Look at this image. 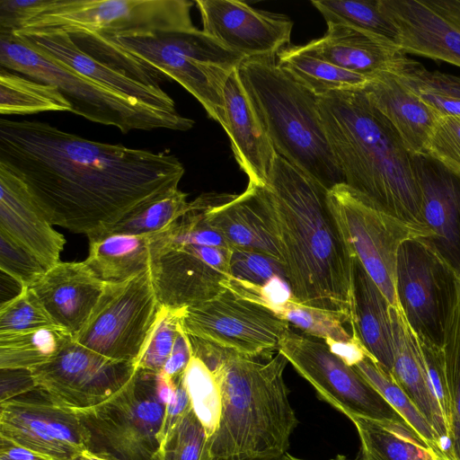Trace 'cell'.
I'll list each match as a JSON object with an SVG mask.
<instances>
[{
  "instance_id": "obj_1",
  "label": "cell",
  "mask_w": 460,
  "mask_h": 460,
  "mask_svg": "<svg viewBox=\"0 0 460 460\" xmlns=\"http://www.w3.org/2000/svg\"><path fill=\"white\" fill-rule=\"evenodd\" d=\"M0 164L17 175L52 225L95 235L153 195L178 186L165 152L92 141L37 120L0 119Z\"/></svg>"
},
{
  "instance_id": "obj_2",
  "label": "cell",
  "mask_w": 460,
  "mask_h": 460,
  "mask_svg": "<svg viewBox=\"0 0 460 460\" xmlns=\"http://www.w3.org/2000/svg\"><path fill=\"white\" fill-rule=\"evenodd\" d=\"M316 180L277 154L263 199L292 299L351 320L353 253Z\"/></svg>"
},
{
  "instance_id": "obj_3",
  "label": "cell",
  "mask_w": 460,
  "mask_h": 460,
  "mask_svg": "<svg viewBox=\"0 0 460 460\" xmlns=\"http://www.w3.org/2000/svg\"><path fill=\"white\" fill-rule=\"evenodd\" d=\"M187 336L192 356L212 371L220 393L211 460L282 458L298 423L283 377L288 359L279 352L254 358Z\"/></svg>"
},
{
  "instance_id": "obj_4",
  "label": "cell",
  "mask_w": 460,
  "mask_h": 460,
  "mask_svg": "<svg viewBox=\"0 0 460 460\" xmlns=\"http://www.w3.org/2000/svg\"><path fill=\"white\" fill-rule=\"evenodd\" d=\"M318 105L344 183L384 212L430 229L412 155L365 92H332L318 96Z\"/></svg>"
},
{
  "instance_id": "obj_5",
  "label": "cell",
  "mask_w": 460,
  "mask_h": 460,
  "mask_svg": "<svg viewBox=\"0 0 460 460\" xmlns=\"http://www.w3.org/2000/svg\"><path fill=\"white\" fill-rule=\"evenodd\" d=\"M276 57L245 58L238 73L277 154L328 190L344 183L318 97L280 67Z\"/></svg>"
},
{
  "instance_id": "obj_6",
  "label": "cell",
  "mask_w": 460,
  "mask_h": 460,
  "mask_svg": "<svg viewBox=\"0 0 460 460\" xmlns=\"http://www.w3.org/2000/svg\"><path fill=\"white\" fill-rule=\"evenodd\" d=\"M0 68L54 86L70 111L121 132L167 128L186 131L194 120L119 94L31 49L12 32H0Z\"/></svg>"
},
{
  "instance_id": "obj_7",
  "label": "cell",
  "mask_w": 460,
  "mask_h": 460,
  "mask_svg": "<svg viewBox=\"0 0 460 460\" xmlns=\"http://www.w3.org/2000/svg\"><path fill=\"white\" fill-rule=\"evenodd\" d=\"M102 35L179 83L200 102L209 118L224 127V87L245 58L195 26L134 36Z\"/></svg>"
},
{
  "instance_id": "obj_8",
  "label": "cell",
  "mask_w": 460,
  "mask_h": 460,
  "mask_svg": "<svg viewBox=\"0 0 460 460\" xmlns=\"http://www.w3.org/2000/svg\"><path fill=\"white\" fill-rule=\"evenodd\" d=\"M38 52L126 97L168 111L174 101L161 88L163 74L100 33L14 31Z\"/></svg>"
},
{
  "instance_id": "obj_9",
  "label": "cell",
  "mask_w": 460,
  "mask_h": 460,
  "mask_svg": "<svg viewBox=\"0 0 460 460\" xmlns=\"http://www.w3.org/2000/svg\"><path fill=\"white\" fill-rule=\"evenodd\" d=\"M189 0H41L16 31L134 36L193 27Z\"/></svg>"
},
{
  "instance_id": "obj_10",
  "label": "cell",
  "mask_w": 460,
  "mask_h": 460,
  "mask_svg": "<svg viewBox=\"0 0 460 460\" xmlns=\"http://www.w3.org/2000/svg\"><path fill=\"white\" fill-rule=\"evenodd\" d=\"M158 374L136 368L106 401L71 409L91 432L94 450H106L119 460H151L160 443L166 406L158 396Z\"/></svg>"
},
{
  "instance_id": "obj_11",
  "label": "cell",
  "mask_w": 460,
  "mask_h": 460,
  "mask_svg": "<svg viewBox=\"0 0 460 460\" xmlns=\"http://www.w3.org/2000/svg\"><path fill=\"white\" fill-rule=\"evenodd\" d=\"M330 208L351 251L391 306L401 307L396 291L397 258L403 243L434 239L432 230L379 209L345 183L328 191Z\"/></svg>"
},
{
  "instance_id": "obj_12",
  "label": "cell",
  "mask_w": 460,
  "mask_h": 460,
  "mask_svg": "<svg viewBox=\"0 0 460 460\" xmlns=\"http://www.w3.org/2000/svg\"><path fill=\"white\" fill-rule=\"evenodd\" d=\"M150 269L106 282L90 317L73 339L107 358L135 363L159 315Z\"/></svg>"
},
{
  "instance_id": "obj_13",
  "label": "cell",
  "mask_w": 460,
  "mask_h": 460,
  "mask_svg": "<svg viewBox=\"0 0 460 460\" xmlns=\"http://www.w3.org/2000/svg\"><path fill=\"white\" fill-rule=\"evenodd\" d=\"M277 352L291 363L322 399L346 416L410 428L380 393L354 367L334 354L324 341L296 333L289 328Z\"/></svg>"
},
{
  "instance_id": "obj_14",
  "label": "cell",
  "mask_w": 460,
  "mask_h": 460,
  "mask_svg": "<svg viewBox=\"0 0 460 460\" xmlns=\"http://www.w3.org/2000/svg\"><path fill=\"white\" fill-rule=\"evenodd\" d=\"M182 331L242 355L269 359L289 329L272 310L226 290L217 297L185 309Z\"/></svg>"
},
{
  "instance_id": "obj_15",
  "label": "cell",
  "mask_w": 460,
  "mask_h": 460,
  "mask_svg": "<svg viewBox=\"0 0 460 460\" xmlns=\"http://www.w3.org/2000/svg\"><path fill=\"white\" fill-rule=\"evenodd\" d=\"M456 275L428 238L408 240L399 249L398 300L412 330L429 344L441 345Z\"/></svg>"
},
{
  "instance_id": "obj_16",
  "label": "cell",
  "mask_w": 460,
  "mask_h": 460,
  "mask_svg": "<svg viewBox=\"0 0 460 460\" xmlns=\"http://www.w3.org/2000/svg\"><path fill=\"white\" fill-rule=\"evenodd\" d=\"M0 436L55 460H75L93 449L91 432L79 417L37 387L0 402Z\"/></svg>"
},
{
  "instance_id": "obj_17",
  "label": "cell",
  "mask_w": 460,
  "mask_h": 460,
  "mask_svg": "<svg viewBox=\"0 0 460 460\" xmlns=\"http://www.w3.org/2000/svg\"><path fill=\"white\" fill-rule=\"evenodd\" d=\"M135 371V363L107 358L74 340L53 359L30 369L35 386L68 409L89 408L106 401Z\"/></svg>"
},
{
  "instance_id": "obj_18",
  "label": "cell",
  "mask_w": 460,
  "mask_h": 460,
  "mask_svg": "<svg viewBox=\"0 0 460 460\" xmlns=\"http://www.w3.org/2000/svg\"><path fill=\"white\" fill-rule=\"evenodd\" d=\"M403 54L460 66V0H378Z\"/></svg>"
},
{
  "instance_id": "obj_19",
  "label": "cell",
  "mask_w": 460,
  "mask_h": 460,
  "mask_svg": "<svg viewBox=\"0 0 460 460\" xmlns=\"http://www.w3.org/2000/svg\"><path fill=\"white\" fill-rule=\"evenodd\" d=\"M202 31L245 58L277 56L290 42L293 22L236 0H197Z\"/></svg>"
},
{
  "instance_id": "obj_20",
  "label": "cell",
  "mask_w": 460,
  "mask_h": 460,
  "mask_svg": "<svg viewBox=\"0 0 460 460\" xmlns=\"http://www.w3.org/2000/svg\"><path fill=\"white\" fill-rule=\"evenodd\" d=\"M190 203L231 249L261 253L282 265L279 247L265 208L262 186L248 183L239 195L203 193Z\"/></svg>"
},
{
  "instance_id": "obj_21",
  "label": "cell",
  "mask_w": 460,
  "mask_h": 460,
  "mask_svg": "<svg viewBox=\"0 0 460 460\" xmlns=\"http://www.w3.org/2000/svg\"><path fill=\"white\" fill-rule=\"evenodd\" d=\"M412 164L424 221L435 234L429 240L460 275V176L427 154L412 155Z\"/></svg>"
},
{
  "instance_id": "obj_22",
  "label": "cell",
  "mask_w": 460,
  "mask_h": 460,
  "mask_svg": "<svg viewBox=\"0 0 460 460\" xmlns=\"http://www.w3.org/2000/svg\"><path fill=\"white\" fill-rule=\"evenodd\" d=\"M0 230L32 254L48 270L60 262L66 243L26 184L0 164Z\"/></svg>"
},
{
  "instance_id": "obj_23",
  "label": "cell",
  "mask_w": 460,
  "mask_h": 460,
  "mask_svg": "<svg viewBox=\"0 0 460 460\" xmlns=\"http://www.w3.org/2000/svg\"><path fill=\"white\" fill-rule=\"evenodd\" d=\"M150 272L159 304L187 309L211 300L227 290L230 276L181 247L155 257Z\"/></svg>"
},
{
  "instance_id": "obj_24",
  "label": "cell",
  "mask_w": 460,
  "mask_h": 460,
  "mask_svg": "<svg viewBox=\"0 0 460 460\" xmlns=\"http://www.w3.org/2000/svg\"><path fill=\"white\" fill-rule=\"evenodd\" d=\"M225 125L231 147L249 183L265 186L277 152L235 69L223 92Z\"/></svg>"
},
{
  "instance_id": "obj_25",
  "label": "cell",
  "mask_w": 460,
  "mask_h": 460,
  "mask_svg": "<svg viewBox=\"0 0 460 460\" xmlns=\"http://www.w3.org/2000/svg\"><path fill=\"white\" fill-rule=\"evenodd\" d=\"M105 286L84 262H58L31 288L55 323L73 339L80 332Z\"/></svg>"
},
{
  "instance_id": "obj_26",
  "label": "cell",
  "mask_w": 460,
  "mask_h": 460,
  "mask_svg": "<svg viewBox=\"0 0 460 460\" xmlns=\"http://www.w3.org/2000/svg\"><path fill=\"white\" fill-rule=\"evenodd\" d=\"M390 313L394 338L391 375L446 445L448 456L449 429L429 381L421 340L408 323L402 306H391Z\"/></svg>"
},
{
  "instance_id": "obj_27",
  "label": "cell",
  "mask_w": 460,
  "mask_h": 460,
  "mask_svg": "<svg viewBox=\"0 0 460 460\" xmlns=\"http://www.w3.org/2000/svg\"><path fill=\"white\" fill-rule=\"evenodd\" d=\"M362 90L394 126L406 150L411 155L425 154L440 118L389 70L369 77Z\"/></svg>"
},
{
  "instance_id": "obj_28",
  "label": "cell",
  "mask_w": 460,
  "mask_h": 460,
  "mask_svg": "<svg viewBox=\"0 0 460 460\" xmlns=\"http://www.w3.org/2000/svg\"><path fill=\"white\" fill-rule=\"evenodd\" d=\"M323 38L296 49L345 70L371 77L387 70L400 50L396 45L370 33L341 23H327Z\"/></svg>"
},
{
  "instance_id": "obj_29",
  "label": "cell",
  "mask_w": 460,
  "mask_h": 460,
  "mask_svg": "<svg viewBox=\"0 0 460 460\" xmlns=\"http://www.w3.org/2000/svg\"><path fill=\"white\" fill-rule=\"evenodd\" d=\"M351 334L391 374L394 338L390 304L356 256L352 259Z\"/></svg>"
},
{
  "instance_id": "obj_30",
  "label": "cell",
  "mask_w": 460,
  "mask_h": 460,
  "mask_svg": "<svg viewBox=\"0 0 460 460\" xmlns=\"http://www.w3.org/2000/svg\"><path fill=\"white\" fill-rule=\"evenodd\" d=\"M88 239L84 262L103 281H122L150 269L154 234H111Z\"/></svg>"
},
{
  "instance_id": "obj_31",
  "label": "cell",
  "mask_w": 460,
  "mask_h": 460,
  "mask_svg": "<svg viewBox=\"0 0 460 460\" xmlns=\"http://www.w3.org/2000/svg\"><path fill=\"white\" fill-rule=\"evenodd\" d=\"M347 417L358 430L361 460H435L439 456L406 426L356 415Z\"/></svg>"
},
{
  "instance_id": "obj_32",
  "label": "cell",
  "mask_w": 460,
  "mask_h": 460,
  "mask_svg": "<svg viewBox=\"0 0 460 460\" xmlns=\"http://www.w3.org/2000/svg\"><path fill=\"white\" fill-rule=\"evenodd\" d=\"M439 118L460 117V76L430 71L397 52L387 68Z\"/></svg>"
},
{
  "instance_id": "obj_33",
  "label": "cell",
  "mask_w": 460,
  "mask_h": 460,
  "mask_svg": "<svg viewBox=\"0 0 460 460\" xmlns=\"http://www.w3.org/2000/svg\"><path fill=\"white\" fill-rule=\"evenodd\" d=\"M188 194L178 186L164 190L139 203L118 222L99 234L150 235L168 229L189 208ZM91 237V236H89Z\"/></svg>"
},
{
  "instance_id": "obj_34",
  "label": "cell",
  "mask_w": 460,
  "mask_h": 460,
  "mask_svg": "<svg viewBox=\"0 0 460 460\" xmlns=\"http://www.w3.org/2000/svg\"><path fill=\"white\" fill-rule=\"evenodd\" d=\"M277 57L280 67L317 97L336 91L362 90L369 77L345 70L287 47Z\"/></svg>"
},
{
  "instance_id": "obj_35",
  "label": "cell",
  "mask_w": 460,
  "mask_h": 460,
  "mask_svg": "<svg viewBox=\"0 0 460 460\" xmlns=\"http://www.w3.org/2000/svg\"><path fill=\"white\" fill-rule=\"evenodd\" d=\"M73 341L59 326L0 335V369H27L45 364Z\"/></svg>"
},
{
  "instance_id": "obj_36",
  "label": "cell",
  "mask_w": 460,
  "mask_h": 460,
  "mask_svg": "<svg viewBox=\"0 0 460 460\" xmlns=\"http://www.w3.org/2000/svg\"><path fill=\"white\" fill-rule=\"evenodd\" d=\"M439 349L450 405L448 456L460 460V275H456Z\"/></svg>"
},
{
  "instance_id": "obj_37",
  "label": "cell",
  "mask_w": 460,
  "mask_h": 460,
  "mask_svg": "<svg viewBox=\"0 0 460 460\" xmlns=\"http://www.w3.org/2000/svg\"><path fill=\"white\" fill-rule=\"evenodd\" d=\"M70 109L69 103L54 86L0 68L1 115L70 111Z\"/></svg>"
},
{
  "instance_id": "obj_38",
  "label": "cell",
  "mask_w": 460,
  "mask_h": 460,
  "mask_svg": "<svg viewBox=\"0 0 460 460\" xmlns=\"http://www.w3.org/2000/svg\"><path fill=\"white\" fill-rule=\"evenodd\" d=\"M353 367L380 393L430 448L439 456H447L434 429L390 373L369 357H366Z\"/></svg>"
},
{
  "instance_id": "obj_39",
  "label": "cell",
  "mask_w": 460,
  "mask_h": 460,
  "mask_svg": "<svg viewBox=\"0 0 460 460\" xmlns=\"http://www.w3.org/2000/svg\"><path fill=\"white\" fill-rule=\"evenodd\" d=\"M312 4L326 23L346 24L396 45L397 30L378 0H313Z\"/></svg>"
},
{
  "instance_id": "obj_40",
  "label": "cell",
  "mask_w": 460,
  "mask_h": 460,
  "mask_svg": "<svg viewBox=\"0 0 460 460\" xmlns=\"http://www.w3.org/2000/svg\"><path fill=\"white\" fill-rule=\"evenodd\" d=\"M283 320L299 328L305 335L328 341H348L351 339L344 328L349 323L341 313L310 307L292 298L268 307Z\"/></svg>"
},
{
  "instance_id": "obj_41",
  "label": "cell",
  "mask_w": 460,
  "mask_h": 460,
  "mask_svg": "<svg viewBox=\"0 0 460 460\" xmlns=\"http://www.w3.org/2000/svg\"><path fill=\"white\" fill-rule=\"evenodd\" d=\"M151 460H211L209 438L192 408L162 436Z\"/></svg>"
},
{
  "instance_id": "obj_42",
  "label": "cell",
  "mask_w": 460,
  "mask_h": 460,
  "mask_svg": "<svg viewBox=\"0 0 460 460\" xmlns=\"http://www.w3.org/2000/svg\"><path fill=\"white\" fill-rule=\"evenodd\" d=\"M183 381L192 410L209 438L217 428L221 410L216 378L202 360L192 356L183 373Z\"/></svg>"
},
{
  "instance_id": "obj_43",
  "label": "cell",
  "mask_w": 460,
  "mask_h": 460,
  "mask_svg": "<svg viewBox=\"0 0 460 460\" xmlns=\"http://www.w3.org/2000/svg\"><path fill=\"white\" fill-rule=\"evenodd\" d=\"M58 326L31 288H22L0 307V335Z\"/></svg>"
},
{
  "instance_id": "obj_44",
  "label": "cell",
  "mask_w": 460,
  "mask_h": 460,
  "mask_svg": "<svg viewBox=\"0 0 460 460\" xmlns=\"http://www.w3.org/2000/svg\"><path fill=\"white\" fill-rule=\"evenodd\" d=\"M184 311L161 305L157 321L135 362L136 368L162 371L172 350Z\"/></svg>"
},
{
  "instance_id": "obj_45",
  "label": "cell",
  "mask_w": 460,
  "mask_h": 460,
  "mask_svg": "<svg viewBox=\"0 0 460 460\" xmlns=\"http://www.w3.org/2000/svg\"><path fill=\"white\" fill-rule=\"evenodd\" d=\"M0 270L21 288H31L47 271L32 254L1 230Z\"/></svg>"
},
{
  "instance_id": "obj_46",
  "label": "cell",
  "mask_w": 460,
  "mask_h": 460,
  "mask_svg": "<svg viewBox=\"0 0 460 460\" xmlns=\"http://www.w3.org/2000/svg\"><path fill=\"white\" fill-rule=\"evenodd\" d=\"M231 277L238 281L265 288L279 278L285 279L282 265L261 253L232 249Z\"/></svg>"
},
{
  "instance_id": "obj_47",
  "label": "cell",
  "mask_w": 460,
  "mask_h": 460,
  "mask_svg": "<svg viewBox=\"0 0 460 460\" xmlns=\"http://www.w3.org/2000/svg\"><path fill=\"white\" fill-rule=\"evenodd\" d=\"M425 154L460 176V117L439 119Z\"/></svg>"
},
{
  "instance_id": "obj_48",
  "label": "cell",
  "mask_w": 460,
  "mask_h": 460,
  "mask_svg": "<svg viewBox=\"0 0 460 460\" xmlns=\"http://www.w3.org/2000/svg\"><path fill=\"white\" fill-rule=\"evenodd\" d=\"M41 0H0V32H14Z\"/></svg>"
},
{
  "instance_id": "obj_49",
  "label": "cell",
  "mask_w": 460,
  "mask_h": 460,
  "mask_svg": "<svg viewBox=\"0 0 460 460\" xmlns=\"http://www.w3.org/2000/svg\"><path fill=\"white\" fill-rule=\"evenodd\" d=\"M191 357L192 352L189 338L181 327L171 355L161 373L167 379H176L184 373Z\"/></svg>"
},
{
  "instance_id": "obj_50",
  "label": "cell",
  "mask_w": 460,
  "mask_h": 460,
  "mask_svg": "<svg viewBox=\"0 0 460 460\" xmlns=\"http://www.w3.org/2000/svg\"><path fill=\"white\" fill-rule=\"evenodd\" d=\"M35 388L30 370L1 369L0 402Z\"/></svg>"
},
{
  "instance_id": "obj_51",
  "label": "cell",
  "mask_w": 460,
  "mask_h": 460,
  "mask_svg": "<svg viewBox=\"0 0 460 460\" xmlns=\"http://www.w3.org/2000/svg\"><path fill=\"white\" fill-rule=\"evenodd\" d=\"M351 335V339L348 341H328L325 343L334 354L351 367L358 364L366 357L374 358L360 341L355 335Z\"/></svg>"
},
{
  "instance_id": "obj_52",
  "label": "cell",
  "mask_w": 460,
  "mask_h": 460,
  "mask_svg": "<svg viewBox=\"0 0 460 460\" xmlns=\"http://www.w3.org/2000/svg\"><path fill=\"white\" fill-rule=\"evenodd\" d=\"M0 460H55L0 436Z\"/></svg>"
},
{
  "instance_id": "obj_53",
  "label": "cell",
  "mask_w": 460,
  "mask_h": 460,
  "mask_svg": "<svg viewBox=\"0 0 460 460\" xmlns=\"http://www.w3.org/2000/svg\"><path fill=\"white\" fill-rule=\"evenodd\" d=\"M75 460H119L113 454L106 450L87 449Z\"/></svg>"
},
{
  "instance_id": "obj_54",
  "label": "cell",
  "mask_w": 460,
  "mask_h": 460,
  "mask_svg": "<svg viewBox=\"0 0 460 460\" xmlns=\"http://www.w3.org/2000/svg\"><path fill=\"white\" fill-rule=\"evenodd\" d=\"M283 460H303V459L297 458V457L293 456L287 453L283 456Z\"/></svg>"
},
{
  "instance_id": "obj_55",
  "label": "cell",
  "mask_w": 460,
  "mask_h": 460,
  "mask_svg": "<svg viewBox=\"0 0 460 460\" xmlns=\"http://www.w3.org/2000/svg\"><path fill=\"white\" fill-rule=\"evenodd\" d=\"M435 460H453V459L450 458L449 456H438Z\"/></svg>"
},
{
  "instance_id": "obj_56",
  "label": "cell",
  "mask_w": 460,
  "mask_h": 460,
  "mask_svg": "<svg viewBox=\"0 0 460 460\" xmlns=\"http://www.w3.org/2000/svg\"><path fill=\"white\" fill-rule=\"evenodd\" d=\"M253 460H283V457L278 458V459H253Z\"/></svg>"
}]
</instances>
